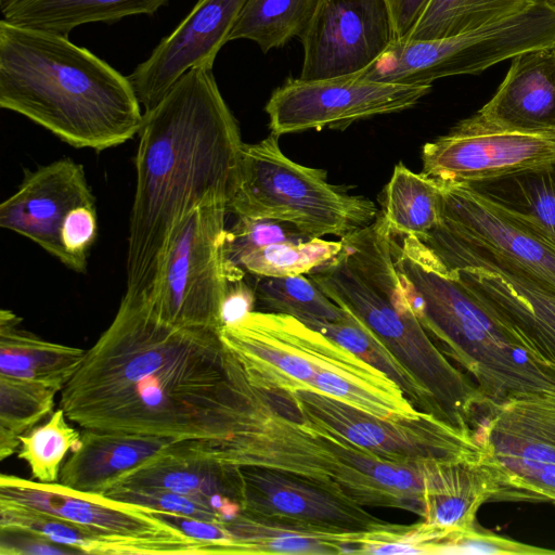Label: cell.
<instances>
[{"mask_svg": "<svg viewBox=\"0 0 555 555\" xmlns=\"http://www.w3.org/2000/svg\"><path fill=\"white\" fill-rule=\"evenodd\" d=\"M249 387L219 330L169 324L124 295L60 408L83 429L217 442L234 435Z\"/></svg>", "mask_w": 555, "mask_h": 555, "instance_id": "obj_1", "label": "cell"}, {"mask_svg": "<svg viewBox=\"0 0 555 555\" xmlns=\"http://www.w3.org/2000/svg\"><path fill=\"white\" fill-rule=\"evenodd\" d=\"M129 220L125 296L145 297L183 219L207 199L228 203L243 141L212 68L184 73L144 112ZM229 205V204H228Z\"/></svg>", "mask_w": 555, "mask_h": 555, "instance_id": "obj_2", "label": "cell"}, {"mask_svg": "<svg viewBox=\"0 0 555 555\" xmlns=\"http://www.w3.org/2000/svg\"><path fill=\"white\" fill-rule=\"evenodd\" d=\"M0 106L77 149L102 152L139 133L128 76L68 36L0 21Z\"/></svg>", "mask_w": 555, "mask_h": 555, "instance_id": "obj_3", "label": "cell"}, {"mask_svg": "<svg viewBox=\"0 0 555 555\" xmlns=\"http://www.w3.org/2000/svg\"><path fill=\"white\" fill-rule=\"evenodd\" d=\"M211 454L230 465L296 475L362 506L424 516L423 465L390 463L351 443L302 416L286 391L251 385L238 429L214 442Z\"/></svg>", "mask_w": 555, "mask_h": 555, "instance_id": "obj_4", "label": "cell"}, {"mask_svg": "<svg viewBox=\"0 0 555 555\" xmlns=\"http://www.w3.org/2000/svg\"><path fill=\"white\" fill-rule=\"evenodd\" d=\"M340 240V251L308 276L385 345L429 393L439 418L472 433L486 401L415 315L395 266L392 234L382 215Z\"/></svg>", "mask_w": 555, "mask_h": 555, "instance_id": "obj_5", "label": "cell"}, {"mask_svg": "<svg viewBox=\"0 0 555 555\" xmlns=\"http://www.w3.org/2000/svg\"><path fill=\"white\" fill-rule=\"evenodd\" d=\"M397 236L395 266L415 315L440 350L472 375L486 405L555 395V364L473 295L418 237Z\"/></svg>", "mask_w": 555, "mask_h": 555, "instance_id": "obj_6", "label": "cell"}, {"mask_svg": "<svg viewBox=\"0 0 555 555\" xmlns=\"http://www.w3.org/2000/svg\"><path fill=\"white\" fill-rule=\"evenodd\" d=\"M228 209L236 217L292 223L311 238H343L379 215L371 199L330 183L325 170L288 158L272 133L243 144Z\"/></svg>", "mask_w": 555, "mask_h": 555, "instance_id": "obj_7", "label": "cell"}, {"mask_svg": "<svg viewBox=\"0 0 555 555\" xmlns=\"http://www.w3.org/2000/svg\"><path fill=\"white\" fill-rule=\"evenodd\" d=\"M491 502L555 504V395L486 405L473 427Z\"/></svg>", "mask_w": 555, "mask_h": 555, "instance_id": "obj_8", "label": "cell"}, {"mask_svg": "<svg viewBox=\"0 0 555 555\" xmlns=\"http://www.w3.org/2000/svg\"><path fill=\"white\" fill-rule=\"evenodd\" d=\"M224 199H207L178 227L146 299L163 321L220 330L228 288L223 257ZM143 297V296H142Z\"/></svg>", "mask_w": 555, "mask_h": 555, "instance_id": "obj_9", "label": "cell"}, {"mask_svg": "<svg viewBox=\"0 0 555 555\" xmlns=\"http://www.w3.org/2000/svg\"><path fill=\"white\" fill-rule=\"evenodd\" d=\"M224 346L241 363L248 382L267 391L309 390L321 370L366 362L297 318L251 311L219 330Z\"/></svg>", "mask_w": 555, "mask_h": 555, "instance_id": "obj_10", "label": "cell"}, {"mask_svg": "<svg viewBox=\"0 0 555 555\" xmlns=\"http://www.w3.org/2000/svg\"><path fill=\"white\" fill-rule=\"evenodd\" d=\"M300 414L379 459L400 465L481 459V447L466 433L433 414L385 420L330 396L286 391Z\"/></svg>", "mask_w": 555, "mask_h": 555, "instance_id": "obj_11", "label": "cell"}, {"mask_svg": "<svg viewBox=\"0 0 555 555\" xmlns=\"http://www.w3.org/2000/svg\"><path fill=\"white\" fill-rule=\"evenodd\" d=\"M0 499L133 542L146 555L211 554L208 545L186 535L149 507L74 489L61 482L34 481L1 474Z\"/></svg>", "mask_w": 555, "mask_h": 555, "instance_id": "obj_12", "label": "cell"}, {"mask_svg": "<svg viewBox=\"0 0 555 555\" xmlns=\"http://www.w3.org/2000/svg\"><path fill=\"white\" fill-rule=\"evenodd\" d=\"M431 86L377 82L350 75L330 79L288 78L264 111L272 134L345 129L354 121L413 107Z\"/></svg>", "mask_w": 555, "mask_h": 555, "instance_id": "obj_13", "label": "cell"}, {"mask_svg": "<svg viewBox=\"0 0 555 555\" xmlns=\"http://www.w3.org/2000/svg\"><path fill=\"white\" fill-rule=\"evenodd\" d=\"M440 220L420 238L433 251L469 249L492 256L555 291V247L463 184L440 182Z\"/></svg>", "mask_w": 555, "mask_h": 555, "instance_id": "obj_14", "label": "cell"}, {"mask_svg": "<svg viewBox=\"0 0 555 555\" xmlns=\"http://www.w3.org/2000/svg\"><path fill=\"white\" fill-rule=\"evenodd\" d=\"M298 37L304 80L359 74L396 40L386 0H317Z\"/></svg>", "mask_w": 555, "mask_h": 555, "instance_id": "obj_15", "label": "cell"}, {"mask_svg": "<svg viewBox=\"0 0 555 555\" xmlns=\"http://www.w3.org/2000/svg\"><path fill=\"white\" fill-rule=\"evenodd\" d=\"M242 513L260 521L323 533H362L392 524L362 505L293 474L240 466Z\"/></svg>", "mask_w": 555, "mask_h": 555, "instance_id": "obj_16", "label": "cell"}, {"mask_svg": "<svg viewBox=\"0 0 555 555\" xmlns=\"http://www.w3.org/2000/svg\"><path fill=\"white\" fill-rule=\"evenodd\" d=\"M436 256L473 295L555 364V291L480 251L448 249Z\"/></svg>", "mask_w": 555, "mask_h": 555, "instance_id": "obj_17", "label": "cell"}, {"mask_svg": "<svg viewBox=\"0 0 555 555\" xmlns=\"http://www.w3.org/2000/svg\"><path fill=\"white\" fill-rule=\"evenodd\" d=\"M555 160V134L469 130L456 125L425 143L423 170L443 183L494 179Z\"/></svg>", "mask_w": 555, "mask_h": 555, "instance_id": "obj_18", "label": "cell"}, {"mask_svg": "<svg viewBox=\"0 0 555 555\" xmlns=\"http://www.w3.org/2000/svg\"><path fill=\"white\" fill-rule=\"evenodd\" d=\"M247 0H198L178 26L128 76L145 112L195 67L212 68Z\"/></svg>", "mask_w": 555, "mask_h": 555, "instance_id": "obj_19", "label": "cell"}, {"mask_svg": "<svg viewBox=\"0 0 555 555\" xmlns=\"http://www.w3.org/2000/svg\"><path fill=\"white\" fill-rule=\"evenodd\" d=\"M95 205L81 164L65 157L25 170L20 188L0 205V227L25 236L66 264L61 228L68 212Z\"/></svg>", "mask_w": 555, "mask_h": 555, "instance_id": "obj_20", "label": "cell"}, {"mask_svg": "<svg viewBox=\"0 0 555 555\" xmlns=\"http://www.w3.org/2000/svg\"><path fill=\"white\" fill-rule=\"evenodd\" d=\"M457 125L469 130L555 134V47L514 56L494 95Z\"/></svg>", "mask_w": 555, "mask_h": 555, "instance_id": "obj_21", "label": "cell"}, {"mask_svg": "<svg viewBox=\"0 0 555 555\" xmlns=\"http://www.w3.org/2000/svg\"><path fill=\"white\" fill-rule=\"evenodd\" d=\"M210 442L181 440L170 452L142 465L114 486L167 489L204 504L222 522L233 519L243 509L241 469L214 457Z\"/></svg>", "mask_w": 555, "mask_h": 555, "instance_id": "obj_22", "label": "cell"}, {"mask_svg": "<svg viewBox=\"0 0 555 555\" xmlns=\"http://www.w3.org/2000/svg\"><path fill=\"white\" fill-rule=\"evenodd\" d=\"M179 441L170 437L83 429L79 443L62 465L60 482L105 494L128 474L170 452Z\"/></svg>", "mask_w": 555, "mask_h": 555, "instance_id": "obj_23", "label": "cell"}, {"mask_svg": "<svg viewBox=\"0 0 555 555\" xmlns=\"http://www.w3.org/2000/svg\"><path fill=\"white\" fill-rule=\"evenodd\" d=\"M422 473L424 522L444 532L477 525L479 507L493 495L481 459L425 463Z\"/></svg>", "mask_w": 555, "mask_h": 555, "instance_id": "obj_24", "label": "cell"}, {"mask_svg": "<svg viewBox=\"0 0 555 555\" xmlns=\"http://www.w3.org/2000/svg\"><path fill=\"white\" fill-rule=\"evenodd\" d=\"M463 185L555 247V160Z\"/></svg>", "mask_w": 555, "mask_h": 555, "instance_id": "obj_25", "label": "cell"}, {"mask_svg": "<svg viewBox=\"0 0 555 555\" xmlns=\"http://www.w3.org/2000/svg\"><path fill=\"white\" fill-rule=\"evenodd\" d=\"M21 318L0 311V375L39 382L61 390L82 363L86 350L44 340L20 328Z\"/></svg>", "mask_w": 555, "mask_h": 555, "instance_id": "obj_26", "label": "cell"}, {"mask_svg": "<svg viewBox=\"0 0 555 555\" xmlns=\"http://www.w3.org/2000/svg\"><path fill=\"white\" fill-rule=\"evenodd\" d=\"M169 0H5L2 18L9 23L68 36L90 23L113 24L125 17L153 15Z\"/></svg>", "mask_w": 555, "mask_h": 555, "instance_id": "obj_27", "label": "cell"}, {"mask_svg": "<svg viewBox=\"0 0 555 555\" xmlns=\"http://www.w3.org/2000/svg\"><path fill=\"white\" fill-rule=\"evenodd\" d=\"M230 554H361L362 533H323L272 525L243 513L222 522Z\"/></svg>", "mask_w": 555, "mask_h": 555, "instance_id": "obj_28", "label": "cell"}, {"mask_svg": "<svg viewBox=\"0 0 555 555\" xmlns=\"http://www.w3.org/2000/svg\"><path fill=\"white\" fill-rule=\"evenodd\" d=\"M438 180L398 163L384 191L382 217L392 235L426 236L440 220Z\"/></svg>", "mask_w": 555, "mask_h": 555, "instance_id": "obj_29", "label": "cell"}, {"mask_svg": "<svg viewBox=\"0 0 555 555\" xmlns=\"http://www.w3.org/2000/svg\"><path fill=\"white\" fill-rule=\"evenodd\" d=\"M0 528L31 532L79 554L146 555L138 544L0 499Z\"/></svg>", "mask_w": 555, "mask_h": 555, "instance_id": "obj_30", "label": "cell"}, {"mask_svg": "<svg viewBox=\"0 0 555 555\" xmlns=\"http://www.w3.org/2000/svg\"><path fill=\"white\" fill-rule=\"evenodd\" d=\"M535 0H430L406 40L453 37L515 16Z\"/></svg>", "mask_w": 555, "mask_h": 555, "instance_id": "obj_31", "label": "cell"}, {"mask_svg": "<svg viewBox=\"0 0 555 555\" xmlns=\"http://www.w3.org/2000/svg\"><path fill=\"white\" fill-rule=\"evenodd\" d=\"M304 323L384 372L400 386L406 398L417 410L439 418L437 408L429 393L415 380L385 345L352 314L347 312L343 320L336 322L313 320Z\"/></svg>", "mask_w": 555, "mask_h": 555, "instance_id": "obj_32", "label": "cell"}, {"mask_svg": "<svg viewBox=\"0 0 555 555\" xmlns=\"http://www.w3.org/2000/svg\"><path fill=\"white\" fill-rule=\"evenodd\" d=\"M343 243L324 238L306 242H276L249 251L234 261L228 269V281H237L246 275L287 276L309 274L333 259Z\"/></svg>", "mask_w": 555, "mask_h": 555, "instance_id": "obj_33", "label": "cell"}, {"mask_svg": "<svg viewBox=\"0 0 555 555\" xmlns=\"http://www.w3.org/2000/svg\"><path fill=\"white\" fill-rule=\"evenodd\" d=\"M315 3L317 0H247L229 41L248 39L264 53L283 47L300 35Z\"/></svg>", "mask_w": 555, "mask_h": 555, "instance_id": "obj_34", "label": "cell"}, {"mask_svg": "<svg viewBox=\"0 0 555 555\" xmlns=\"http://www.w3.org/2000/svg\"><path fill=\"white\" fill-rule=\"evenodd\" d=\"M249 276L258 311L284 313L302 322H336L347 315L309 276Z\"/></svg>", "mask_w": 555, "mask_h": 555, "instance_id": "obj_35", "label": "cell"}, {"mask_svg": "<svg viewBox=\"0 0 555 555\" xmlns=\"http://www.w3.org/2000/svg\"><path fill=\"white\" fill-rule=\"evenodd\" d=\"M60 388L0 375V460L11 456L20 437L52 414Z\"/></svg>", "mask_w": 555, "mask_h": 555, "instance_id": "obj_36", "label": "cell"}, {"mask_svg": "<svg viewBox=\"0 0 555 555\" xmlns=\"http://www.w3.org/2000/svg\"><path fill=\"white\" fill-rule=\"evenodd\" d=\"M62 408L40 426H35L20 437L18 457L24 460L37 481L55 482L60 479L62 462L69 450L80 441L81 433L66 421Z\"/></svg>", "mask_w": 555, "mask_h": 555, "instance_id": "obj_37", "label": "cell"}, {"mask_svg": "<svg viewBox=\"0 0 555 555\" xmlns=\"http://www.w3.org/2000/svg\"><path fill=\"white\" fill-rule=\"evenodd\" d=\"M309 240L312 238L288 222L237 217L236 222L230 229H225L223 236L225 270L238 258L261 246L276 242Z\"/></svg>", "mask_w": 555, "mask_h": 555, "instance_id": "obj_38", "label": "cell"}, {"mask_svg": "<svg viewBox=\"0 0 555 555\" xmlns=\"http://www.w3.org/2000/svg\"><path fill=\"white\" fill-rule=\"evenodd\" d=\"M434 554L554 555L555 550L502 537L477 524L473 528L453 530L441 535L435 543Z\"/></svg>", "mask_w": 555, "mask_h": 555, "instance_id": "obj_39", "label": "cell"}, {"mask_svg": "<svg viewBox=\"0 0 555 555\" xmlns=\"http://www.w3.org/2000/svg\"><path fill=\"white\" fill-rule=\"evenodd\" d=\"M443 531L422 521L364 532L361 538V554H434L436 541Z\"/></svg>", "mask_w": 555, "mask_h": 555, "instance_id": "obj_40", "label": "cell"}, {"mask_svg": "<svg viewBox=\"0 0 555 555\" xmlns=\"http://www.w3.org/2000/svg\"><path fill=\"white\" fill-rule=\"evenodd\" d=\"M105 495L128 503L142 505L158 513L222 522L214 511L198 501L163 488L114 486Z\"/></svg>", "mask_w": 555, "mask_h": 555, "instance_id": "obj_41", "label": "cell"}, {"mask_svg": "<svg viewBox=\"0 0 555 555\" xmlns=\"http://www.w3.org/2000/svg\"><path fill=\"white\" fill-rule=\"evenodd\" d=\"M98 234L95 205H80L72 209L61 228V244L66 255V267L77 273L87 269L88 255Z\"/></svg>", "mask_w": 555, "mask_h": 555, "instance_id": "obj_42", "label": "cell"}, {"mask_svg": "<svg viewBox=\"0 0 555 555\" xmlns=\"http://www.w3.org/2000/svg\"><path fill=\"white\" fill-rule=\"evenodd\" d=\"M1 555L79 554L78 551L51 542L31 532L0 528Z\"/></svg>", "mask_w": 555, "mask_h": 555, "instance_id": "obj_43", "label": "cell"}, {"mask_svg": "<svg viewBox=\"0 0 555 555\" xmlns=\"http://www.w3.org/2000/svg\"><path fill=\"white\" fill-rule=\"evenodd\" d=\"M245 278L237 281H229L228 283L221 308L222 326L235 324L251 311H255L256 298L254 287Z\"/></svg>", "mask_w": 555, "mask_h": 555, "instance_id": "obj_44", "label": "cell"}, {"mask_svg": "<svg viewBox=\"0 0 555 555\" xmlns=\"http://www.w3.org/2000/svg\"><path fill=\"white\" fill-rule=\"evenodd\" d=\"M430 0H386L396 40H406Z\"/></svg>", "mask_w": 555, "mask_h": 555, "instance_id": "obj_45", "label": "cell"}, {"mask_svg": "<svg viewBox=\"0 0 555 555\" xmlns=\"http://www.w3.org/2000/svg\"><path fill=\"white\" fill-rule=\"evenodd\" d=\"M543 2L544 4L548 5L551 9L555 10V0H535Z\"/></svg>", "mask_w": 555, "mask_h": 555, "instance_id": "obj_46", "label": "cell"}, {"mask_svg": "<svg viewBox=\"0 0 555 555\" xmlns=\"http://www.w3.org/2000/svg\"><path fill=\"white\" fill-rule=\"evenodd\" d=\"M5 0H0V4L3 3Z\"/></svg>", "mask_w": 555, "mask_h": 555, "instance_id": "obj_47", "label": "cell"}]
</instances>
